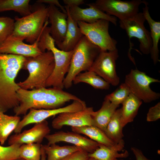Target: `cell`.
I'll use <instances>...</instances> for the list:
<instances>
[{
    "instance_id": "6da1fadb",
    "label": "cell",
    "mask_w": 160,
    "mask_h": 160,
    "mask_svg": "<svg viewBox=\"0 0 160 160\" xmlns=\"http://www.w3.org/2000/svg\"><path fill=\"white\" fill-rule=\"evenodd\" d=\"M19 105L13 108L15 115H26L31 108L51 109L61 107L70 100H81L63 89L42 87L31 90L20 88L17 92Z\"/></svg>"
},
{
    "instance_id": "7a4b0ae2",
    "label": "cell",
    "mask_w": 160,
    "mask_h": 160,
    "mask_svg": "<svg viewBox=\"0 0 160 160\" xmlns=\"http://www.w3.org/2000/svg\"><path fill=\"white\" fill-rule=\"evenodd\" d=\"M25 57L0 54V112L4 113L18 106L17 92L20 87L15 82Z\"/></svg>"
},
{
    "instance_id": "3957f363",
    "label": "cell",
    "mask_w": 160,
    "mask_h": 160,
    "mask_svg": "<svg viewBox=\"0 0 160 160\" xmlns=\"http://www.w3.org/2000/svg\"><path fill=\"white\" fill-rule=\"evenodd\" d=\"M55 66L54 57L50 51L35 57H25L22 69L28 70L29 75L25 80L17 84L20 88L26 90L46 87Z\"/></svg>"
},
{
    "instance_id": "277c9868",
    "label": "cell",
    "mask_w": 160,
    "mask_h": 160,
    "mask_svg": "<svg viewBox=\"0 0 160 160\" xmlns=\"http://www.w3.org/2000/svg\"><path fill=\"white\" fill-rule=\"evenodd\" d=\"M30 14L22 17H15V28L11 36L26 40L32 44L40 37L48 24V7L37 3Z\"/></svg>"
},
{
    "instance_id": "5b68a950",
    "label": "cell",
    "mask_w": 160,
    "mask_h": 160,
    "mask_svg": "<svg viewBox=\"0 0 160 160\" xmlns=\"http://www.w3.org/2000/svg\"><path fill=\"white\" fill-rule=\"evenodd\" d=\"M73 51L69 70L63 82L64 87L66 89L71 87L78 74L89 70L100 49L83 35Z\"/></svg>"
},
{
    "instance_id": "8992f818",
    "label": "cell",
    "mask_w": 160,
    "mask_h": 160,
    "mask_svg": "<svg viewBox=\"0 0 160 160\" xmlns=\"http://www.w3.org/2000/svg\"><path fill=\"white\" fill-rule=\"evenodd\" d=\"M77 23L82 34L98 47L100 51H111L117 49V41L109 33V21L100 19L90 23L81 21Z\"/></svg>"
},
{
    "instance_id": "52a82bcc",
    "label": "cell",
    "mask_w": 160,
    "mask_h": 160,
    "mask_svg": "<svg viewBox=\"0 0 160 160\" xmlns=\"http://www.w3.org/2000/svg\"><path fill=\"white\" fill-rule=\"evenodd\" d=\"M156 82H160V81L137 69H132L125 76L124 83L131 93L142 102L149 103L160 97V94L153 91L150 87L151 84Z\"/></svg>"
},
{
    "instance_id": "ba28073f",
    "label": "cell",
    "mask_w": 160,
    "mask_h": 160,
    "mask_svg": "<svg viewBox=\"0 0 160 160\" xmlns=\"http://www.w3.org/2000/svg\"><path fill=\"white\" fill-rule=\"evenodd\" d=\"M145 19L142 12H138L129 18L119 20L120 26L126 31L129 41L135 37L138 40L140 51L144 54L150 53L152 41L150 32L145 28Z\"/></svg>"
},
{
    "instance_id": "9c48e42d",
    "label": "cell",
    "mask_w": 160,
    "mask_h": 160,
    "mask_svg": "<svg viewBox=\"0 0 160 160\" xmlns=\"http://www.w3.org/2000/svg\"><path fill=\"white\" fill-rule=\"evenodd\" d=\"M119 57L117 49L100 51L88 71L94 72L110 84L116 86L120 82L116 69V62Z\"/></svg>"
},
{
    "instance_id": "30bf717a",
    "label": "cell",
    "mask_w": 160,
    "mask_h": 160,
    "mask_svg": "<svg viewBox=\"0 0 160 160\" xmlns=\"http://www.w3.org/2000/svg\"><path fill=\"white\" fill-rule=\"evenodd\" d=\"M70 104L66 106L51 109H37L31 108L20 120L14 130L15 133L21 132L26 126L32 124H37L45 120L52 116L64 112H74L82 110L87 107L84 101L81 100H75Z\"/></svg>"
},
{
    "instance_id": "8fae6325",
    "label": "cell",
    "mask_w": 160,
    "mask_h": 160,
    "mask_svg": "<svg viewBox=\"0 0 160 160\" xmlns=\"http://www.w3.org/2000/svg\"><path fill=\"white\" fill-rule=\"evenodd\" d=\"M144 0H97L93 3L98 9L107 14L124 20L135 15L139 12L140 5Z\"/></svg>"
},
{
    "instance_id": "7c38bea8",
    "label": "cell",
    "mask_w": 160,
    "mask_h": 160,
    "mask_svg": "<svg viewBox=\"0 0 160 160\" xmlns=\"http://www.w3.org/2000/svg\"><path fill=\"white\" fill-rule=\"evenodd\" d=\"M52 52L55 66L52 73L47 81L46 87H52L63 89L65 76L69 70L73 51L65 52L55 48Z\"/></svg>"
},
{
    "instance_id": "4fadbf2b",
    "label": "cell",
    "mask_w": 160,
    "mask_h": 160,
    "mask_svg": "<svg viewBox=\"0 0 160 160\" xmlns=\"http://www.w3.org/2000/svg\"><path fill=\"white\" fill-rule=\"evenodd\" d=\"M47 145L64 142L70 143L80 148L88 153L94 152L99 147L100 144L80 134L72 132L59 131L49 134L45 138Z\"/></svg>"
},
{
    "instance_id": "5bb4252c",
    "label": "cell",
    "mask_w": 160,
    "mask_h": 160,
    "mask_svg": "<svg viewBox=\"0 0 160 160\" xmlns=\"http://www.w3.org/2000/svg\"><path fill=\"white\" fill-rule=\"evenodd\" d=\"M92 107H86L80 111L60 113L52 122V128L60 129L64 126L78 127L92 125L91 115L94 111Z\"/></svg>"
},
{
    "instance_id": "9a60e30c",
    "label": "cell",
    "mask_w": 160,
    "mask_h": 160,
    "mask_svg": "<svg viewBox=\"0 0 160 160\" xmlns=\"http://www.w3.org/2000/svg\"><path fill=\"white\" fill-rule=\"evenodd\" d=\"M40 37L33 43L28 44L24 43V40L21 38L10 36L0 45V54H10L25 57L37 56L42 53L38 45Z\"/></svg>"
},
{
    "instance_id": "2e32d148",
    "label": "cell",
    "mask_w": 160,
    "mask_h": 160,
    "mask_svg": "<svg viewBox=\"0 0 160 160\" xmlns=\"http://www.w3.org/2000/svg\"><path fill=\"white\" fill-rule=\"evenodd\" d=\"M50 131L48 123L45 120L36 124L30 129L11 135L8 139V144L9 145L14 144L21 145L33 143L41 144Z\"/></svg>"
},
{
    "instance_id": "e0dca14e",
    "label": "cell",
    "mask_w": 160,
    "mask_h": 160,
    "mask_svg": "<svg viewBox=\"0 0 160 160\" xmlns=\"http://www.w3.org/2000/svg\"><path fill=\"white\" fill-rule=\"evenodd\" d=\"M87 5L89 7L86 8H82L79 6L69 7V12L71 18L77 22L81 21L89 23L99 20H105L116 26L117 19L116 17L103 12L93 3L87 4Z\"/></svg>"
},
{
    "instance_id": "ac0fdd59",
    "label": "cell",
    "mask_w": 160,
    "mask_h": 160,
    "mask_svg": "<svg viewBox=\"0 0 160 160\" xmlns=\"http://www.w3.org/2000/svg\"><path fill=\"white\" fill-rule=\"evenodd\" d=\"M48 17L51 26L50 34L57 43L62 41L65 37L67 27V13L61 12L55 6H48Z\"/></svg>"
},
{
    "instance_id": "d6986e66",
    "label": "cell",
    "mask_w": 160,
    "mask_h": 160,
    "mask_svg": "<svg viewBox=\"0 0 160 160\" xmlns=\"http://www.w3.org/2000/svg\"><path fill=\"white\" fill-rule=\"evenodd\" d=\"M68 15L67 27L65 38L60 42L55 43L60 50L68 52L73 49L83 35L77 23L71 17L69 12V7L64 6Z\"/></svg>"
},
{
    "instance_id": "ffe728a7",
    "label": "cell",
    "mask_w": 160,
    "mask_h": 160,
    "mask_svg": "<svg viewBox=\"0 0 160 160\" xmlns=\"http://www.w3.org/2000/svg\"><path fill=\"white\" fill-rule=\"evenodd\" d=\"M124 142L121 140L119 143L112 146H107L100 144L99 147L94 152L88 154L89 157L95 158L97 160H124L119 158H126L129 156L128 151L119 152L123 149Z\"/></svg>"
},
{
    "instance_id": "44dd1931",
    "label": "cell",
    "mask_w": 160,
    "mask_h": 160,
    "mask_svg": "<svg viewBox=\"0 0 160 160\" xmlns=\"http://www.w3.org/2000/svg\"><path fill=\"white\" fill-rule=\"evenodd\" d=\"M143 4L145 6L143 8L142 13L150 29L152 45L150 54L154 64L156 65L160 61L158 44L160 39V22L156 21L151 17L149 11L148 2L144 0Z\"/></svg>"
},
{
    "instance_id": "7402d4cb",
    "label": "cell",
    "mask_w": 160,
    "mask_h": 160,
    "mask_svg": "<svg viewBox=\"0 0 160 160\" xmlns=\"http://www.w3.org/2000/svg\"><path fill=\"white\" fill-rule=\"evenodd\" d=\"M119 106L104 100L101 108L91 115L92 125L104 132L105 128L114 113Z\"/></svg>"
},
{
    "instance_id": "603a6c76",
    "label": "cell",
    "mask_w": 160,
    "mask_h": 160,
    "mask_svg": "<svg viewBox=\"0 0 160 160\" xmlns=\"http://www.w3.org/2000/svg\"><path fill=\"white\" fill-rule=\"evenodd\" d=\"M142 103V100L131 93L122 103L121 123L123 127L133 121Z\"/></svg>"
},
{
    "instance_id": "cb8c5ba5",
    "label": "cell",
    "mask_w": 160,
    "mask_h": 160,
    "mask_svg": "<svg viewBox=\"0 0 160 160\" xmlns=\"http://www.w3.org/2000/svg\"><path fill=\"white\" fill-rule=\"evenodd\" d=\"M71 129L72 132L84 135L100 144L109 146L115 144L103 131L95 126L87 125L78 127H71Z\"/></svg>"
},
{
    "instance_id": "d4e9b609",
    "label": "cell",
    "mask_w": 160,
    "mask_h": 160,
    "mask_svg": "<svg viewBox=\"0 0 160 160\" xmlns=\"http://www.w3.org/2000/svg\"><path fill=\"white\" fill-rule=\"evenodd\" d=\"M121 109H117L108 122L104 132L115 144L123 139V127L121 123Z\"/></svg>"
},
{
    "instance_id": "484cf974",
    "label": "cell",
    "mask_w": 160,
    "mask_h": 160,
    "mask_svg": "<svg viewBox=\"0 0 160 160\" xmlns=\"http://www.w3.org/2000/svg\"><path fill=\"white\" fill-rule=\"evenodd\" d=\"M47 156L46 160H60L77 151L82 150L74 145L60 146L56 144L42 145Z\"/></svg>"
},
{
    "instance_id": "4316f807",
    "label": "cell",
    "mask_w": 160,
    "mask_h": 160,
    "mask_svg": "<svg viewBox=\"0 0 160 160\" xmlns=\"http://www.w3.org/2000/svg\"><path fill=\"white\" fill-rule=\"evenodd\" d=\"M19 116H9L0 112V143L4 144L20 121Z\"/></svg>"
},
{
    "instance_id": "83f0119b",
    "label": "cell",
    "mask_w": 160,
    "mask_h": 160,
    "mask_svg": "<svg viewBox=\"0 0 160 160\" xmlns=\"http://www.w3.org/2000/svg\"><path fill=\"white\" fill-rule=\"evenodd\" d=\"M86 83L94 88L100 89H108L110 84L93 71H87L81 73L76 76L73 83L76 84L80 83Z\"/></svg>"
},
{
    "instance_id": "f1b7e54d",
    "label": "cell",
    "mask_w": 160,
    "mask_h": 160,
    "mask_svg": "<svg viewBox=\"0 0 160 160\" xmlns=\"http://www.w3.org/2000/svg\"><path fill=\"white\" fill-rule=\"evenodd\" d=\"M29 0H0V12L14 11L25 16L31 14Z\"/></svg>"
},
{
    "instance_id": "f546056e",
    "label": "cell",
    "mask_w": 160,
    "mask_h": 160,
    "mask_svg": "<svg viewBox=\"0 0 160 160\" xmlns=\"http://www.w3.org/2000/svg\"><path fill=\"white\" fill-rule=\"evenodd\" d=\"M41 144L33 143L23 144L20 147V158L25 160H40Z\"/></svg>"
},
{
    "instance_id": "4dcf8cb0",
    "label": "cell",
    "mask_w": 160,
    "mask_h": 160,
    "mask_svg": "<svg viewBox=\"0 0 160 160\" xmlns=\"http://www.w3.org/2000/svg\"><path fill=\"white\" fill-rule=\"evenodd\" d=\"M130 93L127 86L124 83H122L113 92L106 95L104 100H108L113 104L119 105Z\"/></svg>"
},
{
    "instance_id": "1f68e13d",
    "label": "cell",
    "mask_w": 160,
    "mask_h": 160,
    "mask_svg": "<svg viewBox=\"0 0 160 160\" xmlns=\"http://www.w3.org/2000/svg\"><path fill=\"white\" fill-rule=\"evenodd\" d=\"M15 21L7 17H0V45L12 34Z\"/></svg>"
},
{
    "instance_id": "d6a6232c",
    "label": "cell",
    "mask_w": 160,
    "mask_h": 160,
    "mask_svg": "<svg viewBox=\"0 0 160 160\" xmlns=\"http://www.w3.org/2000/svg\"><path fill=\"white\" fill-rule=\"evenodd\" d=\"M21 145L14 144L7 146L0 145V160H17L20 158Z\"/></svg>"
},
{
    "instance_id": "836d02e7",
    "label": "cell",
    "mask_w": 160,
    "mask_h": 160,
    "mask_svg": "<svg viewBox=\"0 0 160 160\" xmlns=\"http://www.w3.org/2000/svg\"><path fill=\"white\" fill-rule=\"evenodd\" d=\"M160 118V103L158 102L151 107L147 114L146 120L148 122L156 121Z\"/></svg>"
},
{
    "instance_id": "e575fe53",
    "label": "cell",
    "mask_w": 160,
    "mask_h": 160,
    "mask_svg": "<svg viewBox=\"0 0 160 160\" xmlns=\"http://www.w3.org/2000/svg\"><path fill=\"white\" fill-rule=\"evenodd\" d=\"M88 153L81 150L73 153L60 160H88Z\"/></svg>"
},
{
    "instance_id": "d590c367",
    "label": "cell",
    "mask_w": 160,
    "mask_h": 160,
    "mask_svg": "<svg viewBox=\"0 0 160 160\" xmlns=\"http://www.w3.org/2000/svg\"><path fill=\"white\" fill-rule=\"evenodd\" d=\"M36 2L39 3L46 4L49 5L55 6L60 8L63 13H67L64 7L57 0H38L36 1Z\"/></svg>"
},
{
    "instance_id": "8d00e7d4",
    "label": "cell",
    "mask_w": 160,
    "mask_h": 160,
    "mask_svg": "<svg viewBox=\"0 0 160 160\" xmlns=\"http://www.w3.org/2000/svg\"><path fill=\"white\" fill-rule=\"evenodd\" d=\"M131 150L134 154L136 160H152L147 158L141 150L135 147H132Z\"/></svg>"
},
{
    "instance_id": "74e56055",
    "label": "cell",
    "mask_w": 160,
    "mask_h": 160,
    "mask_svg": "<svg viewBox=\"0 0 160 160\" xmlns=\"http://www.w3.org/2000/svg\"><path fill=\"white\" fill-rule=\"evenodd\" d=\"M63 2L65 6L69 7L79 6L84 3V0H63Z\"/></svg>"
},
{
    "instance_id": "f35d334b",
    "label": "cell",
    "mask_w": 160,
    "mask_h": 160,
    "mask_svg": "<svg viewBox=\"0 0 160 160\" xmlns=\"http://www.w3.org/2000/svg\"><path fill=\"white\" fill-rule=\"evenodd\" d=\"M41 154L40 160H46L47 156L42 147V145L41 146Z\"/></svg>"
},
{
    "instance_id": "ab89813d",
    "label": "cell",
    "mask_w": 160,
    "mask_h": 160,
    "mask_svg": "<svg viewBox=\"0 0 160 160\" xmlns=\"http://www.w3.org/2000/svg\"><path fill=\"white\" fill-rule=\"evenodd\" d=\"M88 160H97L95 158L92 157H89Z\"/></svg>"
},
{
    "instance_id": "60d3db41",
    "label": "cell",
    "mask_w": 160,
    "mask_h": 160,
    "mask_svg": "<svg viewBox=\"0 0 160 160\" xmlns=\"http://www.w3.org/2000/svg\"><path fill=\"white\" fill-rule=\"evenodd\" d=\"M17 160H25L21 158H19Z\"/></svg>"
}]
</instances>
